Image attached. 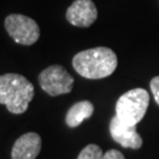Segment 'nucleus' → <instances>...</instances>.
<instances>
[{
  "label": "nucleus",
  "instance_id": "1",
  "mask_svg": "<svg viewBox=\"0 0 159 159\" xmlns=\"http://www.w3.org/2000/svg\"><path fill=\"white\" fill-rule=\"evenodd\" d=\"M77 73L87 79H102L113 73L118 58L111 48L94 47L77 53L72 60Z\"/></svg>",
  "mask_w": 159,
  "mask_h": 159
},
{
  "label": "nucleus",
  "instance_id": "2",
  "mask_svg": "<svg viewBox=\"0 0 159 159\" xmlns=\"http://www.w3.org/2000/svg\"><path fill=\"white\" fill-rule=\"evenodd\" d=\"M33 98L34 86L27 78L17 73L0 75V104L11 113H25Z\"/></svg>",
  "mask_w": 159,
  "mask_h": 159
},
{
  "label": "nucleus",
  "instance_id": "3",
  "mask_svg": "<svg viewBox=\"0 0 159 159\" xmlns=\"http://www.w3.org/2000/svg\"><path fill=\"white\" fill-rule=\"evenodd\" d=\"M150 104L148 93L144 89H133L119 97L116 104V116L126 125L136 126L146 113Z\"/></svg>",
  "mask_w": 159,
  "mask_h": 159
},
{
  "label": "nucleus",
  "instance_id": "4",
  "mask_svg": "<svg viewBox=\"0 0 159 159\" xmlns=\"http://www.w3.org/2000/svg\"><path fill=\"white\" fill-rule=\"evenodd\" d=\"M5 29L14 43L30 46L37 43L40 37V29L32 18L13 13L5 19Z\"/></svg>",
  "mask_w": 159,
  "mask_h": 159
},
{
  "label": "nucleus",
  "instance_id": "5",
  "mask_svg": "<svg viewBox=\"0 0 159 159\" xmlns=\"http://www.w3.org/2000/svg\"><path fill=\"white\" fill-rule=\"evenodd\" d=\"M40 87L51 97L66 94L72 91L74 79L60 65H52L38 75Z\"/></svg>",
  "mask_w": 159,
  "mask_h": 159
},
{
  "label": "nucleus",
  "instance_id": "6",
  "mask_svg": "<svg viewBox=\"0 0 159 159\" xmlns=\"http://www.w3.org/2000/svg\"><path fill=\"white\" fill-rule=\"evenodd\" d=\"M98 18V11L92 0H75L66 11V19L77 27H90Z\"/></svg>",
  "mask_w": 159,
  "mask_h": 159
},
{
  "label": "nucleus",
  "instance_id": "7",
  "mask_svg": "<svg viewBox=\"0 0 159 159\" xmlns=\"http://www.w3.org/2000/svg\"><path fill=\"white\" fill-rule=\"evenodd\" d=\"M110 133L114 142L120 144L125 148H140L143 145V139L137 132L136 126L126 125L120 119L114 116L110 123Z\"/></svg>",
  "mask_w": 159,
  "mask_h": 159
},
{
  "label": "nucleus",
  "instance_id": "8",
  "mask_svg": "<svg viewBox=\"0 0 159 159\" xmlns=\"http://www.w3.org/2000/svg\"><path fill=\"white\" fill-rule=\"evenodd\" d=\"M41 150V137L29 132L18 138L12 148V159H35Z\"/></svg>",
  "mask_w": 159,
  "mask_h": 159
},
{
  "label": "nucleus",
  "instance_id": "9",
  "mask_svg": "<svg viewBox=\"0 0 159 159\" xmlns=\"http://www.w3.org/2000/svg\"><path fill=\"white\" fill-rule=\"evenodd\" d=\"M93 112H94V106L91 102L83 100V102H75L66 113V118H65L66 125L68 127H77L84 120L91 118Z\"/></svg>",
  "mask_w": 159,
  "mask_h": 159
},
{
  "label": "nucleus",
  "instance_id": "10",
  "mask_svg": "<svg viewBox=\"0 0 159 159\" xmlns=\"http://www.w3.org/2000/svg\"><path fill=\"white\" fill-rule=\"evenodd\" d=\"M104 153H102L100 146L96 144H90L81 150L77 159H102Z\"/></svg>",
  "mask_w": 159,
  "mask_h": 159
},
{
  "label": "nucleus",
  "instance_id": "11",
  "mask_svg": "<svg viewBox=\"0 0 159 159\" xmlns=\"http://www.w3.org/2000/svg\"><path fill=\"white\" fill-rule=\"evenodd\" d=\"M150 86H151V91H152V94L154 97V100L159 105V75L154 77L153 79L151 80Z\"/></svg>",
  "mask_w": 159,
  "mask_h": 159
},
{
  "label": "nucleus",
  "instance_id": "12",
  "mask_svg": "<svg viewBox=\"0 0 159 159\" xmlns=\"http://www.w3.org/2000/svg\"><path fill=\"white\" fill-rule=\"evenodd\" d=\"M102 159H125V157L118 150H110V151H107L106 153L104 154Z\"/></svg>",
  "mask_w": 159,
  "mask_h": 159
}]
</instances>
